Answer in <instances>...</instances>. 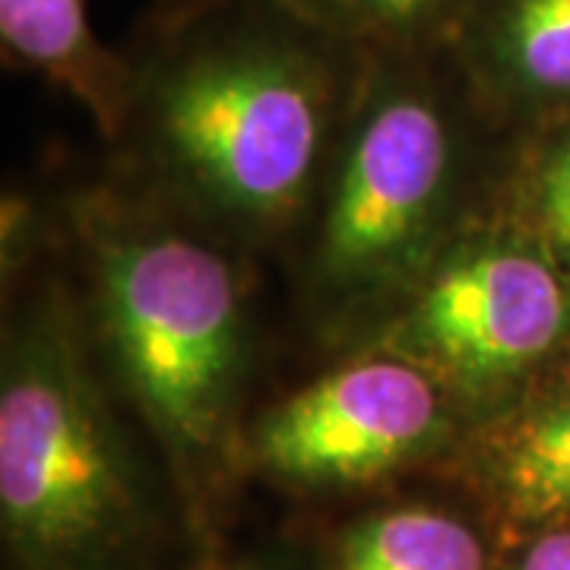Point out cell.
<instances>
[{
    "label": "cell",
    "instance_id": "ba28073f",
    "mask_svg": "<svg viewBox=\"0 0 570 570\" xmlns=\"http://www.w3.org/2000/svg\"><path fill=\"white\" fill-rule=\"evenodd\" d=\"M450 58L510 134L570 115V0H475Z\"/></svg>",
    "mask_w": 570,
    "mask_h": 570
},
{
    "label": "cell",
    "instance_id": "8fae6325",
    "mask_svg": "<svg viewBox=\"0 0 570 570\" xmlns=\"http://www.w3.org/2000/svg\"><path fill=\"white\" fill-rule=\"evenodd\" d=\"M501 216L523 228L570 273V115L513 134Z\"/></svg>",
    "mask_w": 570,
    "mask_h": 570
},
{
    "label": "cell",
    "instance_id": "30bf717a",
    "mask_svg": "<svg viewBox=\"0 0 570 570\" xmlns=\"http://www.w3.org/2000/svg\"><path fill=\"white\" fill-rule=\"evenodd\" d=\"M489 542L466 517L431 504H390L348 523L324 570H489Z\"/></svg>",
    "mask_w": 570,
    "mask_h": 570
},
{
    "label": "cell",
    "instance_id": "5bb4252c",
    "mask_svg": "<svg viewBox=\"0 0 570 570\" xmlns=\"http://www.w3.org/2000/svg\"><path fill=\"white\" fill-rule=\"evenodd\" d=\"M273 3L288 7V10H295V13H302V17H311V20L324 22V26H330V29H336V26H333L336 0H273Z\"/></svg>",
    "mask_w": 570,
    "mask_h": 570
},
{
    "label": "cell",
    "instance_id": "7c38bea8",
    "mask_svg": "<svg viewBox=\"0 0 570 570\" xmlns=\"http://www.w3.org/2000/svg\"><path fill=\"white\" fill-rule=\"evenodd\" d=\"M475 0H336L333 26L362 55H444Z\"/></svg>",
    "mask_w": 570,
    "mask_h": 570
},
{
    "label": "cell",
    "instance_id": "3957f363",
    "mask_svg": "<svg viewBox=\"0 0 570 570\" xmlns=\"http://www.w3.org/2000/svg\"><path fill=\"white\" fill-rule=\"evenodd\" d=\"M0 530L17 570H137L156 532L146 469L58 283L3 326Z\"/></svg>",
    "mask_w": 570,
    "mask_h": 570
},
{
    "label": "cell",
    "instance_id": "277c9868",
    "mask_svg": "<svg viewBox=\"0 0 570 570\" xmlns=\"http://www.w3.org/2000/svg\"><path fill=\"white\" fill-rule=\"evenodd\" d=\"M485 121L444 55H365L311 245L330 317H384L466 228V140Z\"/></svg>",
    "mask_w": 570,
    "mask_h": 570
},
{
    "label": "cell",
    "instance_id": "8992f818",
    "mask_svg": "<svg viewBox=\"0 0 570 570\" xmlns=\"http://www.w3.org/2000/svg\"><path fill=\"white\" fill-rule=\"evenodd\" d=\"M466 412L438 377L387 352H362L269 406L247 460L295 489H352L412 466L456 438Z\"/></svg>",
    "mask_w": 570,
    "mask_h": 570
},
{
    "label": "cell",
    "instance_id": "6da1fadb",
    "mask_svg": "<svg viewBox=\"0 0 570 570\" xmlns=\"http://www.w3.org/2000/svg\"><path fill=\"white\" fill-rule=\"evenodd\" d=\"M130 61L121 137L187 223L266 245L324 184L365 55L273 0H163Z\"/></svg>",
    "mask_w": 570,
    "mask_h": 570
},
{
    "label": "cell",
    "instance_id": "5b68a950",
    "mask_svg": "<svg viewBox=\"0 0 570 570\" xmlns=\"http://www.w3.org/2000/svg\"><path fill=\"white\" fill-rule=\"evenodd\" d=\"M365 352L425 367L482 415L570 355V273L504 216L466 225L377 321Z\"/></svg>",
    "mask_w": 570,
    "mask_h": 570
},
{
    "label": "cell",
    "instance_id": "4fadbf2b",
    "mask_svg": "<svg viewBox=\"0 0 570 570\" xmlns=\"http://www.w3.org/2000/svg\"><path fill=\"white\" fill-rule=\"evenodd\" d=\"M501 570H570V523L546 527L510 542Z\"/></svg>",
    "mask_w": 570,
    "mask_h": 570
},
{
    "label": "cell",
    "instance_id": "7a4b0ae2",
    "mask_svg": "<svg viewBox=\"0 0 570 570\" xmlns=\"http://www.w3.org/2000/svg\"><path fill=\"white\" fill-rule=\"evenodd\" d=\"M96 336L156 438L184 508L204 520L242 456L250 333L242 276L190 223L115 200L77 209Z\"/></svg>",
    "mask_w": 570,
    "mask_h": 570
},
{
    "label": "cell",
    "instance_id": "9c48e42d",
    "mask_svg": "<svg viewBox=\"0 0 570 570\" xmlns=\"http://www.w3.org/2000/svg\"><path fill=\"white\" fill-rule=\"evenodd\" d=\"M3 55L80 102L105 137H121L130 61L92 26V0H0Z\"/></svg>",
    "mask_w": 570,
    "mask_h": 570
},
{
    "label": "cell",
    "instance_id": "9a60e30c",
    "mask_svg": "<svg viewBox=\"0 0 570 570\" xmlns=\"http://www.w3.org/2000/svg\"><path fill=\"white\" fill-rule=\"evenodd\" d=\"M209 570H295L292 564H285L279 558H238V561H225Z\"/></svg>",
    "mask_w": 570,
    "mask_h": 570
},
{
    "label": "cell",
    "instance_id": "52a82bcc",
    "mask_svg": "<svg viewBox=\"0 0 570 570\" xmlns=\"http://www.w3.org/2000/svg\"><path fill=\"white\" fill-rule=\"evenodd\" d=\"M460 466L508 546L570 523V355L475 415Z\"/></svg>",
    "mask_w": 570,
    "mask_h": 570
}]
</instances>
